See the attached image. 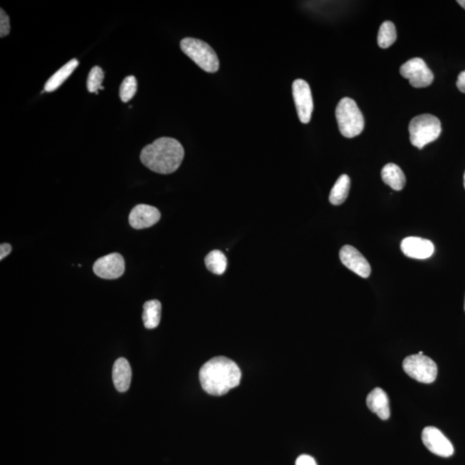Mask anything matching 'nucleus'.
<instances>
[{
    "mask_svg": "<svg viewBox=\"0 0 465 465\" xmlns=\"http://www.w3.org/2000/svg\"><path fill=\"white\" fill-rule=\"evenodd\" d=\"M401 250L407 257L416 260H426L433 255L434 245L431 241L411 236L402 240Z\"/></svg>",
    "mask_w": 465,
    "mask_h": 465,
    "instance_id": "obj_13",
    "label": "nucleus"
},
{
    "mask_svg": "<svg viewBox=\"0 0 465 465\" xmlns=\"http://www.w3.org/2000/svg\"><path fill=\"white\" fill-rule=\"evenodd\" d=\"M367 405L369 409L386 421L390 416V401L386 392L381 388H375L367 395Z\"/></svg>",
    "mask_w": 465,
    "mask_h": 465,
    "instance_id": "obj_14",
    "label": "nucleus"
},
{
    "mask_svg": "<svg viewBox=\"0 0 465 465\" xmlns=\"http://www.w3.org/2000/svg\"><path fill=\"white\" fill-rule=\"evenodd\" d=\"M336 116L342 136L353 138L362 133L364 119L355 100L342 98L336 107Z\"/></svg>",
    "mask_w": 465,
    "mask_h": 465,
    "instance_id": "obj_3",
    "label": "nucleus"
},
{
    "mask_svg": "<svg viewBox=\"0 0 465 465\" xmlns=\"http://www.w3.org/2000/svg\"><path fill=\"white\" fill-rule=\"evenodd\" d=\"M180 48L203 70L207 72L219 70L220 63L217 53L207 42L197 38L186 37L180 42Z\"/></svg>",
    "mask_w": 465,
    "mask_h": 465,
    "instance_id": "obj_5",
    "label": "nucleus"
},
{
    "mask_svg": "<svg viewBox=\"0 0 465 465\" xmlns=\"http://www.w3.org/2000/svg\"><path fill=\"white\" fill-rule=\"evenodd\" d=\"M105 78V74H103V69L100 67L96 66L91 69L89 75H88L87 79V89L91 94H98V91L101 88V84Z\"/></svg>",
    "mask_w": 465,
    "mask_h": 465,
    "instance_id": "obj_23",
    "label": "nucleus"
},
{
    "mask_svg": "<svg viewBox=\"0 0 465 465\" xmlns=\"http://www.w3.org/2000/svg\"><path fill=\"white\" fill-rule=\"evenodd\" d=\"M292 92L300 121L302 124H309L314 110L310 84L305 80L295 79L292 84Z\"/></svg>",
    "mask_w": 465,
    "mask_h": 465,
    "instance_id": "obj_8",
    "label": "nucleus"
},
{
    "mask_svg": "<svg viewBox=\"0 0 465 465\" xmlns=\"http://www.w3.org/2000/svg\"><path fill=\"white\" fill-rule=\"evenodd\" d=\"M403 370L416 381L432 383L435 381L438 367L429 357L420 355L407 356L402 363Z\"/></svg>",
    "mask_w": 465,
    "mask_h": 465,
    "instance_id": "obj_6",
    "label": "nucleus"
},
{
    "mask_svg": "<svg viewBox=\"0 0 465 465\" xmlns=\"http://www.w3.org/2000/svg\"><path fill=\"white\" fill-rule=\"evenodd\" d=\"M241 371L233 360L226 357H213L199 371L203 390L211 395L220 397L239 386Z\"/></svg>",
    "mask_w": 465,
    "mask_h": 465,
    "instance_id": "obj_1",
    "label": "nucleus"
},
{
    "mask_svg": "<svg viewBox=\"0 0 465 465\" xmlns=\"http://www.w3.org/2000/svg\"><path fill=\"white\" fill-rule=\"evenodd\" d=\"M79 60L72 59L65 64L63 68L59 69L55 75L50 77L47 83L45 84L44 91L52 92L58 89V88L68 79V77L72 74L75 68L79 66Z\"/></svg>",
    "mask_w": 465,
    "mask_h": 465,
    "instance_id": "obj_17",
    "label": "nucleus"
},
{
    "mask_svg": "<svg viewBox=\"0 0 465 465\" xmlns=\"http://www.w3.org/2000/svg\"><path fill=\"white\" fill-rule=\"evenodd\" d=\"M457 87L463 94H465V71L461 72L457 77Z\"/></svg>",
    "mask_w": 465,
    "mask_h": 465,
    "instance_id": "obj_27",
    "label": "nucleus"
},
{
    "mask_svg": "<svg viewBox=\"0 0 465 465\" xmlns=\"http://www.w3.org/2000/svg\"><path fill=\"white\" fill-rule=\"evenodd\" d=\"M400 74L403 78L409 79L411 86L416 88L429 87L434 79L433 72L421 58L407 60L400 68Z\"/></svg>",
    "mask_w": 465,
    "mask_h": 465,
    "instance_id": "obj_7",
    "label": "nucleus"
},
{
    "mask_svg": "<svg viewBox=\"0 0 465 465\" xmlns=\"http://www.w3.org/2000/svg\"><path fill=\"white\" fill-rule=\"evenodd\" d=\"M457 4H459L460 6H462L463 8L465 10V0H459V1H457Z\"/></svg>",
    "mask_w": 465,
    "mask_h": 465,
    "instance_id": "obj_28",
    "label": "nucleus"
},
{
    "mask_svg": "<svg viewBox=\"0 0 465 465\" xmlns=\"http://www.w3.org/2000/svg\"><path fill=\"white\" fill-rule=\"evenodd\" d=\"M184 157V149L179 141L161 137L141 150V163L149 170L160 174H170L178 170Z\"/></svg>",
    "mask_w": 465,
    "mask_h": 465,
    "instance_id": "obj_2",
    "label": "nucleus"
},
{
    "mask_svg": "<svg viewBox=\"0 0 465 465\" xmlns=\"http://www.w3.org/2000/svg\"><path fill=\"white\" fill-rule=\"evenodd\" d=\"M137 91V80L134 76H128L124 79L121 84L120 98L122 102L127 103L132 100Z\"/></svg>",
    "mask_w": 465,
    "mask_h": 465,
    "instance_id": "obj_22",
    "label": "nucleus"
},
{
    "mask_svg": "<svg viewBox=\"0 0 465 465\" xmlns=\"http://www.w3.org/2000/svg\"><path fill=\"white\" fill-rule=\"evenodd\" d=\"M397 40V29L393 23L386 21L380 27L378 44L380 48L388 49Z\"/></svg>",
    "mask_w": 465,
    "mask_h": 465,
    "instance_id": "obj_21",
    "label": "nucleus"
},
{
    "mask_svg": "<svg viewBox=\"0 0 465 465\" xmlns=\"http://www.w3.org/2000/svg\"><path fill=\"white\" fill-rule=\"evenodd\" d=\"M464 310H465V299H464Z\"/></svg>",
    "mask_w": 465,
    "mask_h": 465,
    "instance_id": "obj_31",
    "label": "nucleus"
},
{
    "mask_svg": "<svg viewBox=\"0 0 465 465\" xmlns=\"http://www.w3.org/2000/svg\"><path fill=\"white\" fill-rule=\"evenodd\" d=\"M295 465H317L316 460L310 455H301L295 461Z\"/></svg>",
    "mask_w": 465,
    "mask_h": 465,
    "instance_id": "obj_25",
    "label": "nucleus"
},
{
    "mask_svg": "<svg viewBox=\"0 0 465 465\" xmlns=\"http://www.w3.org/2000/svg\"><path fill=\"white\" fill-rule=\"evenodd\" d=\"M418 355H423V352H420L418 353Z\"/></svg>",
    "mask_w": 465,
    "mask_h": 465,
    "instance_id": "obj_30",
    "label": "nucleus"
},
{
    "mask_svg": "<svg viewBox=\"0 0 465 465\" xmlns=\"http://www.w3.org/2000/svg\"><path fill=\"white\" fill-rule=\"evenodd\" d=\"M160 219V210L148 205H138L130 211L129 221L132 228L144 229L157 224Z\"/></svg>",
    "mask_w": 465,
    "mask_h": 465,
    "instance_id": "obj_12",
    "label": "nucleus"
},
{
    "mask_svg": "<svg viewBox=\"0 0 465 465\" xmlns=\"http://www.w3.org/2000/svg\"><path fill=\"white\" fill-rule=\"evenodd\" d=\"M464 188H465V172H464Z\"/></svg>",
    "mask_w": 465,
    "mask_h": 465,
    "instance_id": "obj_29",
    "label": "nucleus"
},
{
    "mask_svg": "<svg viewBox=\"0 0 465 465\" xmlns=\"http://www.w3.org/2000/svg\"><path fill=\"white\" fill-rule=\"evenodd\" d=\"M351 187V179L343 174L338 179L329 195V201L333 205H340L347 200Z\"/></svg>",
    "mask_w": 465,
    "mask_h": 465,
    "instance_id": "obj_19",
    "label": "nucleus"
},
{
    "mask_svg": "<svg viewBox=\"0 0 465 465\" xmlns=\"http://www.w3.org/2000/svg\"><path fill=\"white\" fill-rule=\"evenodd\" d=\"M410 141L414 147L422 149L440 137L442 129L440 119L431 114L414 117L409 126Z\"/></svg>",
    "mask_w": 465,
    "mask_h": 465,
    "instance_id": "obj_4",
    "label": "nucleus"
},
{
    "mask_svg": "<svg viewBox=\"0 0 465 465\" xmlns=\"http://www.w3.org/2000/svg\"><path fill=\"white\" fill-rule=\"evenodd\" d=\"M113 378L115 387L119 392H126L129 389L132 378V370L128 360L120 357L113 366Z\"/></svg>",
    "mask_w": 465,
    "mask_h": 465,
    "instance_id": "obj_15",
    "label": "nucleus"
},
{
    "mask_svg": "<svg viewBox=\"0 0 465 465\" xmlns=\"http://www.w3.org/2000/svg\"><path fill=\"white\" fill-rule=\"evenodd\" d=\"M205 265L208 270L214 274L222 275L224 274L227 265V257L224 253L219 250H213L205 257Z\"/></svg>",
    "mask_w": 465,
    "mask_h": 465,
    "instance_id": "obj_20",
    "label": "nucleus"
},
{
    "mask_svg": "<svg viewBox=\"0 0 465 465\" xmlns=\"http://www.w3.org/2000/svg\"><path fill=\"white\" fill-rule=\"evenodd\" d=\"M383 181L395 191H402L406 184V176L402 169L394 163L387 164L381 172Z\"/></svg>",
    "mask_w": 465,
    "mask_h": 465,
    "instance_id": "obj_16",
    "label": "nucleus"
},
{
    "mask_svg": "<svg viewBox=\"0 0 465 465\" xmlns=\"http://www.w3.org/2000/svg\"><path fill=\"white\" fill-rule=\"evenodd\" d=\"M94 272L99 278L103 279H119L125 272L124 257L120 253H113L99 257L94 265Z\"/></svg>",
    "mask_w": 465,
    "mask_h": 465,
    "instance_id": "obj_9",
    "label": "nucleus"
},
{
    "mask_svg": "<svg viewBox=\"0 0 465 465\" xmlns=\"http://www.w3.org/2000/svg\"><path fill=\"white\" fill-rule=\"evenodd\" d=\"M161 318V303L158 300H150L144 305L142 320L146 329H153L159 326Z\"/></svg>",
    "mask_w": 465,
    "mask_h": 465,
    "instance_id": "obj_18",
    "label": "nucleus"
},
{
    "mask_svg": "<svg viewBox=\"0 0 465 465\" xmlns=\"http://www.w3.org/2000/svg\"><path fill=\"white\" fill-rule=\"evenodd\" d=\"M11 32L10 18L6 11L1 9L0 11V37L8 36Z\"/></svg>",
    "mask_w": 465,
    "mask_h": 465,
    "instance_id": "obj_24",
    "label": "nucleus"
},
{
    "mask_svg": "<svg viewBox=\"0 0 465 465\" xmlns=\"http://www.w3.org/2000/svg\"><path fill=\"white\" fill-rule=\"evenodd\" d=\"M340 259L344 266L361 278L367 279L371 275V267L366 257L352 246L345 245L340 249Z\"/></svg>",
    "mask_w": 465,
    "mask_h": 465,
    "instance_id": "obj_11",
    "label": "nucleus"
},
{
    "mask_svg": "<svg viewBox=\"0 0 465 465\" xmlns=\"http://www.w3.org/2000/svg\"><path fill=\"white\" fill-rule=\"evenodd\" d=\"M421 439L425 447L433 454L449 457L454 453V447L451 441L442 433L440 430L434 426H426L422 431Z\"/></svg>",
    "mask_w": 465,
    "mask_h": 465,
    "instance_id": "obj_10",
    "label": "nucleus"
},
{
    "mask_svg": "<svg viewBox=\"0 0 465 465\" xmlns=\"http://www.w3.org/2000/svg\"><path fill=\"white\" fill-rule=\"evenodd\" d=\"M11 246L8 243H3L0 245V260L5 259L6 256H8L11 252Z\"/></svg>",
    "mask_w": 465,
    "mask_h": 465,
    "instance_id": "obj_26",
    "label": "nucleus"
}]
</instances>
